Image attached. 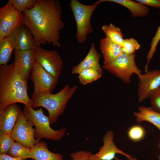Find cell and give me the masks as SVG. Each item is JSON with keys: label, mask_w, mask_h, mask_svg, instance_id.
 Listing matches in <instances>:
<instances>
[{"label": "cell", "mask_w": 160, "mask_h": 160, "mask_svg": "<svg viewBox=\"0 0 160 160\" xmlns=\"http://www.w3.org/2000/svg\"><path fill=\"white\" fill-rule=\"evenodd\" d=\"M22 13L12 5L7 4L0 9V40L8 36L16 27L21 24Z\"/></svg>", "instance_id": "10"}, {"label": "cell", "mask_w": 160, "mask_h": 160, "mask_svg": "<svg viewBox=\"0 0 160 160\" xmlns=\"http://www.w3.org/2000/svg\"><path fill=\"white\" fill-rule=\"evenodd\" d=\"M78 74L79 83L83 85L96 81L102 76V75L98 71L92 68L84 69Z\"/></svg>", "instance_id": "23"}, {"label": "cell", "mask_w": 160, "mask_h": 160, "mask_svg": "<svg viewBox=\"0 0 160 160\" xmlns=\"http://www.w3.org/2000/svg\"><path fill=\"white\" fill-rule=\"evenodd\" d=\"M100 3L111 2L122 5L130 11L132 17H143L147 16L149 13V7L141 3L131 0H99Z\"/></svg>", "instance_id": "19"}, {"label": "cell", "mask_w": 160, "mask_h": 160, "mask_svg": "<svg viewBox=\"0 0 160 160\" xmlns=\"http://www.w3.org/2000/svg\"><path fill=\"white\" fill-rule=\"evenodd\" d=\"M58 0H37L34 7L23 13L21 24L31 31L38 46L47 44L58 47L61 31L65 26Z\"/></svg>", "instance_id": "1"}, {"label": "cell", "mask_w": 160, "mask_h": 160, "mask_svg": "<svg viewBox=\"0 0 160 160\" xmlns=\"http://www.w3.org/2000/svg\"><path fill=\"white\" fill-rule=\"evenodd\" d=\"M28 89V83L21 76L15 61L0 65V110L17 103L32 107L33 101Z\"/></svg>", "instance_id": "2"}, {"label": "cell", "mask_w": 160, "mask_h": 160, "mask_svg": "<svg viewBox=\"0 0 160 160\" xmlns=\"http://www.w3.org/2000/svg\"><path fill=\"white\" fill-rule=\"evenodd\" d=\"M22 111L16 104H11L0 110V131L10 134L18 116Z\"/></svg>", "instance_id": "15"}, {"label": "cell", "mask_w": 160, "mask_h": 160, "mask_svg": "<svg viewBox=\"0 0 160 160\" xmlns=\"http://www.w3.org/2000/svg\"><path fill=\"white\" fill-rule=\"evenodd\" d=\"M37 0H9L7 3L13 5L18 11L23 13L26 9H32Z\"/></svg>", "instance_id": "27"}, {"label": "cell", "mask_w": 160, "mask_h": 160, "mask_svg": "<svg viewBox=\"0 0 160 160\" xmlns=\"http://www.w3.org/2000/svg\"><path fill=\"white\" fill-rule=\"evenodd\" d=\"M31 150L32 159L34 160H63L62 154L50 151L44 141L40 140Z\"/></svg>", "instance_id": "18"}, {"label": "cell", "mask_w": 160, "mask_h": 160, "mask_svg": "<svg viewBox=\"0 0 160 160\" xmlns=\"http://www.w3.org/2000/svg\"><path fill=\"white\" fill-rule=\"evenodd\" d=\"M148 7L160 9V0H136Z\"/></svg>", "instance_id": "32"}, {"label": "cell", "mask_w": 160, "mask_h": 160, "mask_svg": "<svg viewBox=\"0 0 160 160\" xmlns=\"http://www.w3.org/2000/svg\"><path fill=\"white\" fill-rule=\"evenodd\" d=\"M140 47V45L137 40L130 38L124 39L121 48L122 52L130 55L135 53L136 51Z\"/></svg>", "instance_id": "26"}, {"label": "cell", "mask_w": 160, "mask_h": 160, "mask_svg": "<svg viewBox=\"0 0 160 160\" xmlns=\"http://www.w3.org/2000/svg\"><path fill=\"white\" fill-rule=\"evenodd\" d=\"M100 3L99 0L92 4H83L78 0H71L69 8L71 10L76 22L75 35L77 42L82 44L86 41L88 36L94 30L91 23L92 14Z\"/></svg>", "instance_id": "4"}, {"label": "cell", "mask_w": 160, "mask_h": 160, "mask_svg": "<svg viewBox=\"0 0 160 160\" xmlns=\"http://www.w3.org/2000/svg\"><path fill=\"white\" fill-rule=\"evenodd\" d=\"M135 56V53L129 55L122 52L111 63L103 65L102 67L120 79L123 82L129 84L133 75L135 74L138 76L142 73L136 64Z\"/></svg>", "instance_id": "6"}, {"label": "cell", "mask_w": 160, "mask_h": 160, "mask_svg": "<svg viewBox=\"0 0 160 160\" xmlns=\"http://www.w3.org/2000/svg\"><path fill=\"white\" fill-rule=\"evenodd\" d=\"M26 119L32 121L35 127V137L40 140L44 138L54 141H59L65 135L66 128L57 130L53 129L48 116L44 113L42 109L35 110L32 107L25 105L23 111Z\"/></svg>", "instance_id": "5"}, {"label": "cell", "mask_w": 160, "mask_h": 160, "mask_svg": "<svg viewBox=\"0 0 160 160\" xmlns=\"http://www.w3.org/2000/svg\"><path fill=\"white\" fill-rule=\"evenodd\" d=\"M101 57L100 54L96 49L94 43H91L90 49L85 57L78 64L73 67L71 73L73 74H78L84 69L92 68L102 75L103 71L99 62Z\"/></svg>", "instance_id": "16"}, {"label": "cell", "mask_w": 160, "mask_h": 160, "mask_svg": "<svg viewBox=\"0 0 160 160\" xmlns=\"http://www.w3.org/2000/svg\"><path fill=\"white\" fill-rule=\"evenodd\" d=\"M78 87L76 85L70 87L69 84H67L55 94H33L31 99L33 101L32 108L42 107L45 108L48 112L50 124L55 123L57 121L58 117L63 113L68 102Z\"/></svg>", "instance_id": "3"}, {"label": "cell", "mask_w": 160, "mask_h": 160, "mask_svg": "<svg viewBox=\"0 0 160 160\" xmlns=\"http://www.w3.org/2000/svg\"><path fill=\"white\" fill-rule=\"evenodd\" d=\"M160 14V11L159 12ZM160 40V25L158 27L156 33L152 38L150 44V48L146 56V63L145 66L144 71H148V65L156 51V47Z\"/></svg>", "instance_id": "25"}, {"label": "cell", "mask_w": 160, "mask_h": 160, "mask_svg": "<svg viewBox=\"0 0 160 160\" xmlns=\"http://www.w3.org/2000/svg\"><path fill=\"white\" fill-rule=\"evenodd\" d=\"M150 103L152 108L160 113V87L150 97Z\"/></svg>", "instance_id": "30"}, {"label": "cell", "mask_w": 160, "mask_h": 160, "mask_svg": "<svg viewBox=\"0 0 160 160\" xmlns=\"http://www.w3.org/2000/svg\"><path fill=\"white\" fill-rule=\"evenodd\" d=\"M7 154L13 157L21 159H32L31 149L25 147L17 142L14 143Z\"/></svg>", "instance_id": "24"}, {"label": "cell", "mask_w": 160, "mask_h": 160, "mask_svg": "<svg viewBox=\"0 0 160 160\" xmlns=\"http://www.w3.org/2000/svg\"><path fill=\"white\" fill-rule=\"evenodd\" d=\"M33 123L28 120L22 111L20 114L10 135L13 140L25 147L31 149L40 140L35 139Z\"/></svg>", "instance_id": "7"}, {"label": "cell", "mask_w": 160, "mask_h": 160, "mask_svg": "<svg viewBox=\"0 0 160 160\" xmlns=\"http://www.w3.org/2000/svg\"><path fill=\"white\" fill-rule=\"evenodd\" d=\"M138 76V101L140 103L150 98L160 87V70L148 71Z\"/></svg>", "instance_id": "11"}, {"label": "cell", "mask_w": 160, "mask_h": 160, "mask_svg": "<svg viewBox=\"0 0 160 160\" xmlns=\"http://www.w3.org/2000/svg\"><path fill=\"white\" fill-rule=\"evenodd\" d=\"M0 160H29L12 157L7 154H0Z\"/></svg>", "instance_id": "33"}, {"label": "cell", "mask_w": 160, "mask_h": 160, "mask_svg": "<svg viewBox=\"0 0 160 160\" xmlns=\"http://www.w3.org/2000/svg\"><path fill=\"white\" fill-rule=\"evenodd\" d=\"M31 72V79L34 88L33 94L52 93L58 83V79L53 76L36 62Z\"/></svg>", "instance_id": "9"}, {"label": "cell", "mask_w": 160, "mask_h": 160, "mask_svg": "<svg viewBox=\"0 0 160 160\" xmlns=\"http://www.w3.org/2000/svg\"><path fill=\"white\" fill-rule=\"evenodd\" d=\"M114 136L113 131H107L103 138V146L97 153L93 154L88 160H112L117 153L125 156L128 159L132 158L133 157L132 156L117 148L113 141Z\"/></svg>", "instance_id": "13"}, {"label": "cell", "mask_w": 160, "mask_h": 160, "mask_svg": "<svg viewBox=\"0 0 160 160\" xmlns=\"http://www.w3.org/2000/svg\"><path fill=\"white\" fill-rule=\"evenodd\" d=\"M114 159L115 160H121L116 157ZM129 160H137V159L136 158L133 157L132 158L129 159Z\"/></svg>", "instance_id": "34"}, {"label": "cell", "mask_w": 160, "mask_h": 160, "mask_svg": "<svg viewBox=\"0 0 160 160\" xmlns=\"http://www.w3.org/2000/svg\"><path fill=\"white\" fill-rule=\"evenodd\" d=\"M14 49L13 46L7 37L0 40V65H7Z\"/></svg>", "instance_id": "22"}, {"label": "cell", "mask_w": 160, "mask_h": 160, "mask_svg": "<svg viewBox=\"0 0 160 160\" xmlns=\"http://www.w3.org/2000/svg\"><path fill=\"white\" fill-rule=\"evenodd\" d=\"M138 110L133 113L137 122L140 124L143 121L148 122L160 131V113L154 111L151 106H140L138 107Z\"/></svg>", "instance_id": "20"}, {"label": "cell", "mask_w": 160, "mask_h": 160, "mask_svg": "<svg viewBox=\"0 0 160 160\" xmlns=\"http://www.w3.org/2000/svg\"><path fill=\"white\" fill-rule=\"evenodd\" d=\"M14 53V61L17 64L19 73L28 83L30 73L36 62L34 50H15Z\"/></svg>", "instance_id": "14"}, {"label": "cell", "mask_w": 160, "mask_h": 160, "mask_svg": "<svg viewBox=\"0 0 160 160\" xmlns=\"http://www.w3.org/2000/svg\"><path fill=\"white\" fill-rule=\"evenodd\" d=\"M93 154L90 151L80 150L72 153L70 156L71 160H88Z\"/></svg>", "instance_id": "31"}, {"label": "cell", "mask_w": 160, "mask_h": 160, "mask_svg": "<svg viewBox=\"0 0 160 160\" xmlns=\"http://www.w3.org/2000/svg\"><path fill=\"white\" fill-rule=\"evenodd\" d=\"M158 149L160 150V142H159V143L158 145ZM158 160H160V154L158 156Z\"/></svg>", "instance_id": "35"}, {"label": "cell", "mask_w": 160, "mask_h": 160, "mask_svg": "<svg viewBox=\"0 0 160 160\" xmlns=\"http://www.w3.org/2000/svg\"><path fill=\"white\" fill-rule=\"evenodd\" d=\"M159 142H160V138L159 140Z\"/></svg>", "instance_id": "36"}, {"label": "cell", "mask_w": 160, "mask_h": 160, "mask_svg": "<svg viewBox=\"0 0 160 160\" xmlns=\"http://www.w3.org/2000/svg\"><path fill=\"white\" fill-rule=\"evenodd\" d=\"M145 130L142 126L135 125L132 126L127 132L129 138L134 141H138L142 140L144 137Z\"/></svg>", "instance_id": "29"}, {"label": "cell", "mask_w": 160, "mask_h": 160, "mask_svg": "<svg viewBox=\"0 0 160 160\" xmlns=\"http://www.w3.org/2000/svg\"><path fill=\"white\" fill-rule=\"evenodd\" d=\"M99 48L103 55V65L111 64L122 53L121 47L106 37L100 40Z\"/></svg>", "instance_id": "17"}, {"label": "cell", "mask_w": 160, "mask_h": 160, "mask_svg": "<svg viewBox=\"0 0 160 160\" xmlns=\"http://www.w3.org/2000/svg\"><path fill=\"white\" fill-rule=\"evenodd\" d=\"M101 29L106 37L121 47L124 40V35L121 29L112 23L103 25Z\"/></svg>", "instance_id": "21"}, {"label": "cell", "mask_w": 160, "mask_h": 160, "mask_svg": "<svg viewBox=\"0 0 160 160\" xmlns=\"http://www.w3.org/2000/svg\"><path fill=\"white\" fill-rule=\"evenodd\" d=\"M15 142L10 134L0 131V154H7Z\"/></svg>", "instance_id": "28"}, {"label": "cell", "mask_w": 160, "mask_h": 160, "mask_svg": "<svg viewBox=\"0 0 160 160\" xmlns=\"http://www.w3.org/2000/svg\"><path fill=\"white\" fill-rule=\"evenodd\" d=\"M7 37L15 50L33 49L37 46L30 29L23 24L16 27Z\"/></svg>", "instance_id": "12"}, {"label": "cell", "mask_w": 160, "mask_h": 160, "mask_svg": "<svg viewBox=\"0 0 160 160\" xmlns=\"http://www.w3.org/2000/svg\"><path fill=\"white\" fill-rule=\"evenodd\" d=\"M33 50L36 62L53 76L58 79L63 62L58 52L55 50L44 49L41 46H37Z\"/></svg>", "instance_id": "8"}]
</instances>
